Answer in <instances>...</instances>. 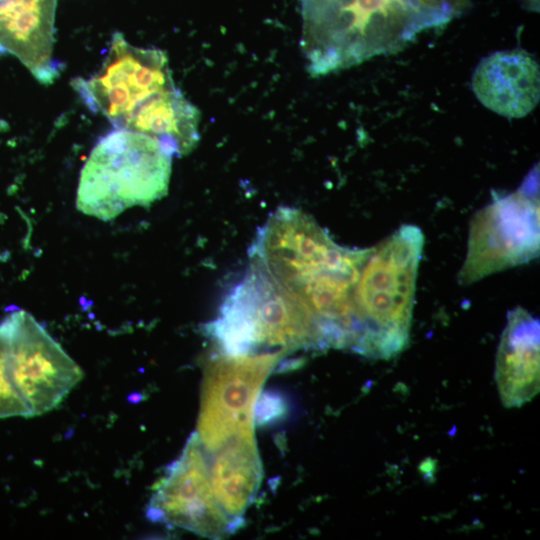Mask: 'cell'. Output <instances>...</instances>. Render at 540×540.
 Here are the masks:
<instances>
[{
  "instance_id": "6da1fadb",
  "label": "cell",
  "mask_w": 540,
  "mask_h": 540,
  "mask_svg": "<svg viewBox=\"0 0 540 540\" xmlns=\"http://www.w3.org/2000/svg\"><path fill=\"white\" fill-rule=\"evenodd\" d=\"M370 250L341 246L310 215L280 207L250 257L314 317L328 348L350 349L360 334L354 289Z\"/></svg>"
},
{
  "instance_id": "7a4b0ae2",
  "label": "cell",
  "mask_w": 540,
  "mask_h": 540,
  "mask_svg": "<svg viewBox=\"0 0 540 540\" xmlns=\"http://www.w3.org/2000/svg\"><path fill=\"white\" fill-rule=\"evenodd\" d=\"M301 46L312 76L398 52L462 16L470 0H299Z\"/></svg>"
},
{
  "instance_id": "3957f363",
  "label": "cell",
  "mask_w": 540,
  "mask_h": 540,
  "mask_svg": "<svg viewBox=\"0 0 540 540\" xmlns=\"http://www.w3.org/2000/svg\"><path fill=\"white\" fill-rule=\"evenodd\" d=\"M206 332L226 355L326 350L314 317L252 260Z\"/></svg>"
},
{
  "instance_id": "277c9868",
  "label": "cell",
  "mask_w": 540,
  "mask_h": 540,
  "mask_svg": "<svg viewBox=\"0 0 540 540\" xmlns=\"http://www.w3.org/2000/svg\"><path fill=\"white\" fill-rule=\"evenodd\" d=\"M422 231L402 225L372 247L354 289L362 337L358 354L390 359L408 345Z\"/></svg>"
},
{
  "instance_id": "5b68a950",
  "label": "cell",
  "mask_w": 540,
  "mask_h": 540,
  "mask_svg": "<svg viewBox=\"0 0 540 540\" xmlns=\"http://www.w3.org/2000/svg\"><path fill=\"white\" fill-rule=\"evenodd\" d=\"M172 158L157 139L117 128L98 141L81 170L77 209L111 220L152 204L168 191Z\"/></svg>"
},
{
  "instance_id": "8992f818",
  "label": "cell",
  "mask_w": 540,
  "mask_h": 540,
  "mask_svg": "<svg viewBox=\"0 0 540 540\" xmlns=\"http://www.w3.org/2000/svg\"><path fill=\"white\" fill-rule=\"evenodd\" d=\"M83 371L24 310L0 323V419L39 416L56 408Z\"/></svg>"
},
{
  "instance_id": "52a82bcc",
  "label": "cell",
  "mask_w": 540,
  "mask_h": 540,
  "mask_svg": "<svg viewBox=\"0 0 540 540\" xmlns=\"http://www.w3.org/2000/svg\"><path fill=\"white\" fill-rule=\"evenodd\" d=\"M539 241V173L534 167L517 190L473 217L458 280L471 284L529 262L539 253Z\"/></svg>"
},
{
  "instance_id": "ba28073f",
  "label": "cell",
  "mask_w": 540,
  "mask_h": 540,
  "mask_svg": "<svg viewBox=\"0 0 540 540\" xmlns=\"http://www.w3.org/2000/svg\"><path fill=\"white\" fill-rule=\"evenodd\" d=\"M282 352L220 354L206 363L197 434L206 451L254 435V409L263 383L286 357Z\"/></svg>"
},
{
  "instance_id": "9c48e42d",
  "label": "cell",
  "mask_w": 540,
  "mask_h": 540,
  "mask_svg": "<svg viewBox=\"0 0 540 540\" xmlns=\"http://www.w3.org/2000/svg\"><path fill=\"white\" fill-rule=\"evenodd\" d=\"M76 88L92 109L125 129L176 86L165 52L136 47L115 33L98 72L87 80L77 79Z\"/></svg>"
},
{
  "instance_id": "30bf717a",
  "label": "cell",
  "mask_w": 540,
  "mask_h": 540,
  "mask_svg": "<svg viewBox=\"0 0 540 540\" xmlns=\"http://www.w3.org/2000/svg\"><path fill=\"white\" fill-rule=\"evenodd\" d=\"M147 517L212 539L236 531L214 496L207 452L196 431L154 488Z\"/></svg>"
},
{
  "instance_id": "8fae6325",
  "label": "cell",
  "mask_w": 540,
  "mask_h": 540,
  "mask_svg": "<svg viewBox=\"0 0 540 540\" xmlns=\"http://www.w3.org/2000/svg\"><path fill=\"white\" fill-rule=\"evenodd\" d=\"M57 0H0V52L14 55L42 84L59 75L54 63Z\"/></svg>"
},
{
  "instance_id": "7c38bea8",
  "label": "cell",
  "mask_w": 540,
  "mask_h": 540,
  "mask_svg": "<svg viewBox=\"0 0 540 540\" xmlns=\"http://www.w3.org/2000/svg\"><path fill=\"white\" fill-rule=\"evenodd\" d=\"M472 89L491 111L507 118L524 117L539 101L538 62L523 49L494 52L475 68Z\"/></svg>"
},
{
  "instance_id": "4fadbf2b",
  "label": "cell",
  "mask_w": 540,
  "mask_h": 540,
  "mask_svg": "<svg viewBox=\"0 0 540 540\" xmlns=\"http://www.w3.org/2000/svg\"><path fill=\"white\" fill-rule=\"evenodd\" d=\"M539 320L521 307L511 310L496 355L495 380L506 408L521 407L540 387Z\"/></svg>"
},
{
  "instance_id": "5bb4252c",
  "label": "cell",
  "mask_w": 540,
  "mask_h": 540,
  "mask_svg": "<svg viewBox=\"0 0 540 540\" xmlns=\"http://www.w3.org/2000/svg\"><path fill=\"white\" fill-rule=\"evenodd\" d=\"M214 496L237 530L262 480V462L254 435L235 436L206 451Z\"/></svg>"
},
{
  "instance_id": "9a60e30c",
  "label": "cell",
  "mask_w": 540,
  "mask_h": 540,
  "mask_svg": "<svg viewBox=\"0 0 540 540\" xmlns=\"http://www.w3.org/2000/svg\"><path fill=\"white\" fill-rule=\"evenodd\" d=\"M286 409V400L279 393L263 392L255 404L254 422L258 425L270 424L285 415Z\"/></svg>"
}]
</instances>
